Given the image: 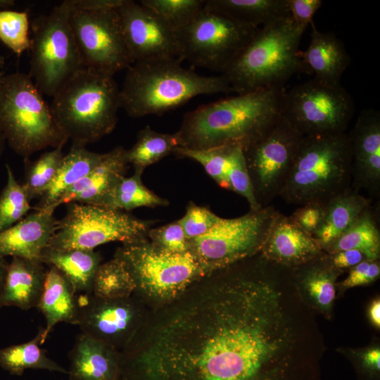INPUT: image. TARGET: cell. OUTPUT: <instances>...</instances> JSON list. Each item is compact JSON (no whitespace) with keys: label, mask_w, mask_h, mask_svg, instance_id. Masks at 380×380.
Returning <instances> with one entry per match:
<instances>
[{"label":"cell","mask_w":380,"mask_h":380,"mask_svg":"<svg viewBox=\"0 0 380 380\" xmlns=\"http://www.w3.org/2000/svg\"><path fill=\"white\" fill-rule=\"evenodd\" d=\"M326 350L291 269L261 253L190 285L122 351L125 380H320Z\"/></svg>","instance_id":"obj_1"},{"label":"cell","mask_w":380,"mask_h":380,"mask_svg":"<svg viewBox=\"0 0 380 380\" xmlns=\"http://www.w3.org/2000/svg\"><path fill=\"white\" fill-rule=\"evenodd\" d=\"M285 92L284 87L260 89L188 112L175 132L179 146L202 150L236 146L245 150L281 116Z\"/></svg>","instance_id":"obj_2"},{"label":"cell","mask_w":380,"mask_h":380,"mask_svg":"<svg viewBox=\"0 0 380 380\" xmlns=\"http://www.w3.org/2000/svg\"><path fill=\"white\" fill-rule=\"evenodd\" d=\"M180 59L137 61L127 69L120 108L132 118L161 115L203 94L235 92L227 77L203 76L183 68Z\"/></svg>","instance_id":"obj_3"},{"label":"cell","mask_w":380,"mask_h":380,"mask_svg":"<svg viewBox=\"0 0 380 380\" xmlns=\"http://www.w3.org/2000/svg\"><path fill=\"white\" fill-rule=\"evenodd\" d=\"M120 91L113 75L82 68L52 96L51 110L68 140L85 146L115 129Z\"/></svg>","instance_id":"obj_4"},{"label":"cell","mask_w":380,"mask_h":380,"mask_svg":"<svg viewBox=\"0 0 380 380\" xmlns=\"http://www.w3.org/2000/svg\"><path fill=\"white\" fill-rule=\"evenodd\" d=\"M305 31L294 23L290 15L259 27L222 74L237 94L284 87L293 74L310 72L299 51Z\"/></svg>","instance_id":"obj_5"},{"label":"cell","mask_w":380,"mask_h":380,"mask_svg":"<svg viewBox=\"0 0 380 380\" xmlns=\"http://www.w3.org/2000/svg\"><path fill=\"white\" fill-rule=\"evenodd\" d=\"M351 183V152L346 134L303 137L279 196L300 205L326 204Z\"/></svg>","instance_id":"obj_6"},{"label":"cell","mask_w":380,"mask_h":380,"mask_svg":"<svg viewBox=\"0 0 380 380\" xmlns=\"http://www.w3.org/2000/svg\"><path fill=\"white\" fill-rule=\"evenodd\" d=\"M0 131L6 143L24 159L68 141L42 93L30 75L22 72L6 75L0 82Z\"/></svg>","instance_id":"obj_7"},{"label":"cell","mask_w":380,"mask_h":380,"mask_svg":"<svg viewBox=\"0 0 380 380\" xmlns=\"http://www.w3.org/2000/svg\"><path fill=\"white\" fill-rule=\"evenodd\" d=\"M70 1H63L31 25L28 75L43 95L52 97L84 68L70 24Z\"/></svg>","instance_id":"obj_8"},{"label":"cell","mask_w":380,"mask_h":380,"mask_svg":"<svg viewBox=\"0 0 380 380\" xmlns=\"http://www.w3.org/2000/svg\"><path fill=\"white\" fill-rule=\"evenodd\" d=\"M114 257L129 273L134 291L156 298L177 297L205 275L191 252H167L153 245L148 238L122 243Z\"/></svg>","instance_id":"obj_9"},{"label":"cell","mask_w":380,"mask_h":380,"mask_svg":"<svg viewBox=\"0 0 380 380\" xmlns=\"http://www.w3.org/2000/svg\"><path fill=\"white\" fill-rule=\"evenodd\" d=\"M279 211L273 205L222 218L205 234L189 240V251L205 274L260 253Z\"/></svg>","instance_id":"obj_10"},{"label":"cell","mask_w":380,"mask_h":380,"mask_svg":"<svg viewBox=\"0 0 380 380\" xmlns=\"http://www.w3.org/2000/svg\"><path fill=\"white\" fill-rule=\"evenodd\" d=\"M154 222L122 210L70 203L65 216L58 220L47 247L94 250L109 242L129 243L147 238Z\"/></svg>","instance_id":"obj_11"},{"label":"cell","mask_w":380,"mask_h":380,"mask_svg":"<svg viewBox=\"0 0 380 380\" xmlns=\"http://www.w3.org/2000/svg\"><path fill=\"white\" fill-rule=\"evenodd\" d=\"M258 29L203 7L191 22L176 32L181 58L222 74Z\"/></svg>","instance_id":"obj_12"},{"label":"cell","mask_w":380,"mask_h":380,"mask_svg":"<svg viewBox=\"0 0 380 380\" xmlns=\"http://www.w3.org/2000/svg\"><path fill=\"white\" fill-rule=\"evenodd\" d=\"M353 111L352 97L341 84L315 80L286 91L282 106V115L303 137L345 133Z\"/></svg>","instance_id":"obj_13"},{"label":"cell","mask_w":380,"mask_h":380,"mask_svg":"<svg viewBox=\"0 0 380 380\" xmlns=\"http://www.w3.org/2000/svg\"><path fill=\"white\" fill-rule=\"evenodd\" d=\"M302 137L281 115L263 135L243 150L253 193L261 207L270 205L280 196Z\"/></svg>","instance_id":"obj_14"},{"label":"cell","mask_w":380,"mask_h":380,"mask_svg":"<svg viewBox=\"0 0 380 380\" xmlns=\"http://www.w3.org/2000/svg\"><path fill=\"white\" fill-rule=\"evenodd\" d=\"M69 20L84 68L113 76L133 63L117 9L89 11L71 4Z\"/></svg>","instance_id":"obj_15"},{"label":"cell","mask_w":380,"mask_h":380,"mask_svg":"<svg viewBox=\"0 0 380 380\" xmlns=\"http://www.w3.org/2000/svg\"><path fill=\"white\" fill-rule=\"evenodd\" d=\"M133 63L181 58L177 32L148 8L124 0L117 9Z\"/></svg>","instance_id":"obj_16"},{"label":"cell","mask_w":380,"mask_h":380,"mask_svg":"<svg viewBox=\"0 0 380 380\" xmlns=\"http://www.w3.org/2000/svg\"><path fill=\"white\" fill-rule=\"evenodd\" d=\"M77 326L82 333L117 350H123L139 329V312L129 297L113 300L98 298L91 294L78 298Z\"/></svg>","instance_id":"obj_17"},{"label":"cell","mask_w":380,"mask_h":380,"mask_svg":"<svg viewBox=\"0 0 380 380\" xmlns=\"http://www.w3.org/2000/svg\"><path fill=\"white\" fill-rule=\"evenodd\" d=\"M351 152L353 187L380 195V113L367 109L348 135Z\"/></svg>","instance_id":"obj_18"},{"label":"cell","mask_w":380,"mask_h":380,"mask_svg":"<svg viewBox=\"0 0 380 380\" xmlns=\"http://www.w3.org/2000/svg\"><path fill=\"white\" fill-rule=\"evenodd\" d=\"M295 287L304 303L315 314L331 319L337 280L343 272L331 264L328 255L321 254L291 267Z\"/></svg>","instance_id":"obj_19"},{"label":"cell","mask_w":380,"mask_h":380,"mask_svg":"<svg viewBox=\"0 0 380 380\" xmlns=\"http://www.w3.org/2000/svg\"><path fill=\"white\" fill-rule=\"evenodd\" d=\"M56 205L35 210L11 227L0 231V255L40 260L54 234Z\"/></svg>","instance_id":"obj_20"},{"label":"cell","mask_w":380,"mask_h":380,"mask_svg":"<svg viewBox=\"0 0 380 380\" xmlns=\"http://www.w3.org/2000/svg\"><path fill=\"white\" fill-rule=\"evenodd\" d=\"M129 162L127 149L117 146L103 154L99 163L84 177L68 189L58 201L103 207L108 197L125 177Z\"/></svg>","instance_id":"obj_21"},{"label":"cell","mask_w":380,"mask_h":380,"mask_svg":"<svg viewBox=\"0 0 380 380\" xmlns=\"http://www.w3.org/2000/svg\"><path fill=\"white\" fill-rule=\"evenodd\" d=\"M323 251L313 236L300 229L289 216L279 211L260 253L277 264L294 267Z\"/></svg>","instance_id":"obj_22"},{"label":"cell","mask_w":380,"mask_h":380,"mask_svg":"<svg viewBox=\"0 0 380 380\" xmlns=\"http://www.w3.org/2000/svg\"><path fill=\"white\" fill-rule=\"evenodd\" d=\"M70 380H118L120 353L112 346L81 333L70 355Z\"/></svg>","instance_id":"obj_23"},{"label":"cell","mask_w":380,"mask_h":380,"mask_svg":"<svg viewBox=\"0 0 380 380\" xmlns=\"http://www.w3.org/2000/svg\"><path fill=\"white\" fill-rule=\"evenodd\" d=\"M46 271L40 260L12 258L0 297V308L14 306L25 310L37 308Z\"/></svg>","instance_id":"obj_24"},{"label":"cell","mask_w":380,"mask_h":380,"mask_svg":"<svg viewBox=\"0 0 380 380\" xmlns=\"http://www.w3.org/2000/svg\"><path fill=\"white\" fill-rule=\"evenodd\" d=\"M310 42L301 57L314 80L319 82L338 85L350 58L342 41L334 33L319 31L314 22L310 23Z\"/></svg>","instance_id":"obj_25"},{"label":"cell","mask_w":380,"mask_h":380,"mask_svg":"<svg viewBox=\"0 0 380 380\" xmlns=\"http://www.w3.org/2000/svg\"><path fill=\"white\" fill-rule=\"evenodd\" d=\"M37 308L46 319L42 329L41 344L59 322L77 324L79 303L76 293L66 277L56 268L49 266Z\"/></svg>","instance_id":"obj_26"},{"label":"cell","mask_w":380,"mask_h":380,"mask_svg":"<svg viewBox=\"0 0 380 380\" xmlns=\"http://www.w3.org/2000/svg\"><path fill=\"white\" fill-rule=\"evenodd\" d=\"M44 265L56 268L69 281L76 294H91L101 255L94 250L56 249L46 247L40 257Z\"/></svg>","instance_id":"obj_27"},{"label":"cell","mask_w":380,"mask_h":380,"mask_svg":"<svg viewBox=\"0 0 380 380\" xmlns=\"http://www.w3.org/2000/svg\"><path fill=\"white\" fill-rule=\"evenodd\" d=\"M371 201L350 186L325 204L322 224L313 236L322 250L349 228Z\"/></svg>","instance_id":"obj_28"},{"label":"cell","mask_w":380,"mask_h":380,"mask_svg":"<svg viewBox=\"0 0 380 380\" xmlns=\"http://www.w3.org/2000/svg\"><path fill=\"white\" fill-rule=\"evenodd\" d=\"M103 154L73 144L69 152L63 156L53 180L40 197L35 210L59 206L58 202L65 191L87 175L99 163Z\"/></svg>","instance_id":"obj_29"},{"label":"cell","mask_w":380,"mask_h":380,"mask_svg":"<svg viewBox=\"0 0 380 380\" xmlns=\"http://www.w3.org/2000/svg\"><path fill=\"white\" fill-rule=\"evenodd\" d=\"M204 8L255 27L289 15L286 0H205Z\"/></svg>","instance_id":"obj_30"},{"label":"cell","mask_w":380,"mask_h":380,"mask_svg":"<svg viewBox=\"0 0 380 380\" xmlns=\"http://www.w3.org/2000/svg\"><path fill=\"white\" fill-rule=\"evenodd\" d=\"M377 208L369 205L356 220L323 251L331 253L339 251L355 249L369 260H379L380 229Z\"/></svg>","instance_id":"obj_31"},{"label":"cell","mask_w":380,"mask_h":380,"mask_svg":"<svg viewBox=\"0 0 380 380\" xmlns=\"http://www.w3.org/2000/svg\"><path fill=\"white\" fill-rule=\"evenodd\" d=\"M40 329L31 341L0 348V366L11 374L21 376L27 369H46L67 374L65 369L49 358L39 347Z\"/></svg>","instance_id":"obj_32"},{"label":"cell","mask_w":380,"mask_h":380,"mask_svg":"<svg viewBox=\"0 0 380 380\" xmlns=\"http://www.w3.org/2000/svg\"><path fill=\"white\" fill-rule=\"evenodd\" d=\"M142 169H134L132 175L123 177L117 184L104 208L128 212L141 207H164L167 199L160 197L142 182Z\"/></svg>","instance_id":"obj_33"},{"label":"cell","mask_w":380,"mask_h":380,"mask_svg":"<svg viewBox=\"0 0 380 380\" xmlns=\"http://www.w3.org/2000/svg\"><path fill=\"white\" fill-rule=\"evenodd\" d=\"M179 146L176 133L167 134L156 132L146 126L137 135L133 146L127 149L129 164L134 168L145 170L173 153Z\"/></svg>","instance_id":"obj_34"},{"label":"cell","mask_w":380,"mask_h":380,"mask_svg":"<svg viewBox=\"0 0 380 380\" xmlns=\"http://www.w3.org/2000/svg\"><path fill=\"white\" fill-rule=\"evenodd\" d=\"M134 290L129 273L123 263L114 257L99 265L91 295L104 300L120 299L129 297Z\"/></svg>","instance_id":"obj_35"},{"label":"cell","mask_w":380,"mask_h":380,"mask_svg":"<svg viewBox=\"0 0 380 380\" xmlns=\"http://www.w3.org/2000/svg\"><path fill=\"white\" fill-rule=\"evenodd\" d=\"M63 146L46 151L31 163L25 158L26 169L23 186L30 201L40 198L53 180L64 156Z\"/></svg>","instance_id":"obj_36"},{"label":"cell","mask_w":380,"mask_h":380,"mask_svg":"<svg viewBox=\"0 0 380 380\" xmlns=\"http://www.w3.org/2000/svg\"><path fill=\"white\" fill-rule=\"evenodd\" d=\"M6 184L0 193V231L15 224L32 209L23 186L18 182L11 166L6 163Z\"/></svg>","instance_id":"obj_37"},{"label":"cell","mask_w":380,"mask_h":380,"mask_svg":"<svg viewBox=\"0 0 380 380\" xmlns=\"http://www.w3.org/2000/svg\"><path fill=\"white\" fill-rule=\"evenodd\" d=\"M234 146L202 150H191L177 146L172 154L192 159L200 163L207 174L222 188L229 190L227 172L231 151Z\"/></svg>","instance_id":"obj_38"},{"label":"cell","mask_w":380,"mask_h":380,"mask_svg":"<svg viewBox=\"0 0 380 380\" xmlns=\"http://www.w3.org/2000/svg\"><path fill=\"white\" fill-rule=\"evenodd\" d=\"M205 0H141L176 32L184 27L202 11Z\"/></svg>","instance_id":"obj_39"},{"label":"cell","mask_w":380,"mask_h":380,"mask_svg":"<svg viewBox=\"0 0 380 380\" xmlns=\"http://www.w3.org/2000/svg\"><path fill=\"white\" fill-rule=\"evenodd\" d=\"M29 30L27 11L0 10V40L18 56L30 49Z\"/></svg>","instance_id":"obj_40"},{"label":"cell","mask_w":380,"mask_h":380,"mask_svg":"<svg viewBox=\"0 0 380 380\" xmlns=\"http://www.w3.org/2000/svg\"><path fill=\"white\" fill-rule=\"evenodd\" d=\"M227 181L229 190L243 196L248 203L250 210H258L262 208L255 199L243 151L239 146H234L231 151Z\"/></svg>","instance_id":"obj_41"},{"label":"cell","mask_w":380,"mask_h":380,"mask_svg":"<svg viewBox=\"0 0 380 380\" xmlns=\"http://www.w3.org/2000/svg\"><path fill=\"white\" fill-rule=\"evenodd\" d=\"M208 208L189 202L184 216L178 220L188 240L205 234L220 220Z\"/></svg>","instance_id":"obj_42"},{"label":"cell","mask_w":380,"mask_h":380,"mask_svg":"<svg viewBox=\"0 0 380 380\" xmlns=\"http://www.w3.org/2000/svg\"><path fill=\"white\" fill-rule=\"evenodd\" d=\"M147 238L157 248L170 253L189 251V240L178 220L151 228Z\"/></svg>","instance_id":"obj_43"},{"label":"cell","mask_w":380,"mask_h":380,"mask_svg":"<svg viewBox=\"0 0 380 380\" xmlns=\"http://www.w3.org/2000/svg\"><path fill=\"white\" fill-rule=\"evenodd\" d=\"M344 354L352 362L359 380L380 379V348L379 344L363 349H347Z\"/></svg>","instance_id":"obj_44"},{"label":"cell","mask_w":380,"mask_h":380,"mask_svg":"<svg viewBox=\"0 0 380 380\" xmlns=\"http://www.w3.org/2000/svg\"><path fill=\"white\" fill-rule=\"evenodd\" d=\"M380 275L379 260H365L349 270L348 276L337 283L342 291L364 286L376 281Z\"/></svg>","instance_id":"obj_45"},{"label":"cell","mask_w":380,"mask_h":380,"mask_svg":"<svg viewBox=\"0 0 380 380\" xmlns=\"http://www.w3.org/2000/svg\"><path fill=\"white\" fill-rule=\"evenodd\" d=\"M324 205L319 203H305L297 208L289 217L300 229L314 236L322 224Z\"/></svg>","instance_id":"obj_46"},{"label":"cell","mask_w":380,"mask_h":380,"mask_svg":"<svg viewBox=\"0 0 380 380\" xmlns=\"http://www.w3.org/2000/svg\"><path fill=\"white\" fill-rule=\"evenodd\" d=\"M322 3V0H286L287 9L293 21L304 30L313 22V17Z\"/></svg>","instance_id":"obj_47"},{"label":"cell","mask_w":380,"mask_h":380,"mask_svg":"<svg viewBox=\"0 0 380 380\" xmlns=\"http://www.w3.org/2000/svg\"><path fill=\"white\" fill-rule=\"evenodd\" d=\"M327 255L334 267L342 272L367 260L361 251L355 249L339 251Z\"/></svg>","instance_id":"obj_48"},{"label":"cell","mask_w":380,"mask_h":380,"mask_svg":"<svg viewBox=\"0 0 380 380\" xmlns=\"http://www.w3.org/2000/svg\"><path fill=\"white\" fill-rule=\"evenodd\" d=\"M123 1L124 0H70L74 8L89 11L115 10Z\"/></svg>","instance_id":"obj_49"},{"label":"cell","mask_w":380,"mask_h":380,"mask_svg":"<svg viewBox=\"0 0 380 380\" xmlns=\"http://www.w3.org/2000/svg\"><path fill=\"white\" fill-rule=\"evenodd\" d=\"M368 317L371 324L376 329L380 327V300L375 298L368 308Z\"/></svg>","instance_id":"obj_50"},{"label":"cell","mask_w":380,"mask_h":380,"mask_svg":"<svg viewBox=\"0 0 380 380\" xmlns=\"http://www.w3.org/2000/svg\"><path fill=\"white\" fill-rule=\"evenodd\" d=\"M8 262L5 257L0 255V297L4 289Z\"/></svg>","instance_id":"obj_51"},{"label":"cell","mask_w":380,"mask_h":380,"mask_svg":"<svg viewBox=\"0 0 380 380\" xmlns=\"http://www.w3.org/2000/svg\"><path fill=\"white\" fill-rule=\"evenodd\" d=\"M15 5L13 0H0V10H9Z\"/></svg>","instance_id":"obj_52"},{"label":"cell","mask_w":380,"mask_h":380,"mask_svg":"<svg viewBox=\"0 0 380 380\" xmlns=\"http://www.w3.org/2000/svg\"><path fill=\"white\" fill-rule=\"evenodd\" d=\"M6 144V143L5 139L0 131V158L1 157L4 151Z\"/></svg>","instance_id":"obj_53"},{"label":"cell","mask_w":380,"mask_h":380,"mask_svg":"<svg viewBox=\"0 0 380 380\" xmlns=\"http://www.w3.org/2000/svg\"><path fill=\"white\" fill-rule=\"evenodd\" d=\"M5 64V59L3 56L0 54V82L4 78V77L6 75L4 74V72L3 70V68Z\"/></svg>","instance_id":"obj_54"},{"label":"cell","mask_w":380,"mask_h":380,"mask_svg":"<svg viewBox=\"0 0 380 380\" xmlns=\"http://www.w3.org/2000/svg\"><path fill=\"white\" fill-rule=\"evenodd\" d=\"M120 380H125V379H122V377H120Z\"/></svg>","instance_id":"obj_55"}]
</instances>
